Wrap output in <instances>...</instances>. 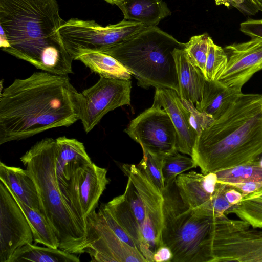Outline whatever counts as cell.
Segmentation results:
<instances>
[{"label":"cell","mask_w":262,"mask_h":262,"mask_svg":"<svg viewBox=\"0 0 262 262\" xmlns=\"http://www.w3.org/2000/svg\"><path fill=\"white\" fill-rule=\"evenodd\" d=\"M228 58L224 48L216 45L211 38L205 66L206 79L217 81L225 71Z\"/></svg>","instance_id":"cell-30"},{"label":"cell","mask_w":262,"mask_h":262,"mask_svg":"<svg viewBox=\"0 0 262 262\" xmlns=\"http://www.w3.org/2000/svg\"><path fill=\"white\" fill-rule=\"evenodd\" d=\"M99 211L104 217L111 229L120 239L133 247L138 249L134 241L117 223L111 214L104 208L102 204L100 206Z\"/></svg>","instance_id":"cell-34"},{"label":"cell","mask_w":262,"mask_h":262,"mask_svg":"<svg viewBox=\"0 0 262 262\" xmlns=\"http://www.w3.org/2000/svg\"><path fill=\"white\" fill-rule=\"evenodd\" d=\"M124 19L139 22L146 27L157 26L171 11L163 0H119L116 4Z\"/></svg>","instance_id":"cell-22"},{"label":"cell","mask_w":262,"mask_h":262,"mask_svg":"<svg viewBox=\"0 0 262 262\" xmlns=\"http://www.w3.org/2000/svg\"><path fill=\"white\" fill-rule=\"evenodd\" d=\"M262 153V94H243L197 137L192 158L207 174L252 162Z\"/></svg>","instance_id":"cell-3"},{"label":"cell","mask_w":262,"mask_h":262,"mask_svg":"<svg viewBox=\"0 0 262 262\" xmlns=\"http://www.w3.org/2000/svg\"><path fill=\"white\" fill-rule=\"evenodd\" d=\"M56 152V139L46 138L34 144L20 160L35 184L40 211L58 239V248L69 253L80 254L85 235L59 189Z\"/></svg>","instance_id":"cell-5"},{"label":"cell","mask_w":262,"mask_h":262,"mask_svg":"<svg viewBox=\"0 0 262 262\" xmlns=\"http://www.w3.org/2000/svg\"><path fill=\"white\" fill-rule=\"evenodd\" d=\"M56 170L61 192L75 171L92 161L84 144L77 139L62 136L56 138Z\"/></svg>","instance_id":"cell-17"},{"label":"cell","mask_w":262,"mask_h":262,"mask_svg":"<svg viewBox=\"0 0 262 262\" xmlns=\"http://www.w3.org/2000/svg\"><path fill=\"white\" fill-rule=\"evenodd\" d=\"M139 22L124 19L113 25L102 26L94 20L72 18L59 28L64 47L73 60L89 52H102L146 28Z\"/></svg>","instance_id":"cell-9"},{"label":"cell","mask_w":262,"mask_h":262,"mask_svg":"<svg viewBox=\"0 0 262 262\" xmlns=\"http://www.w3.org/2000/svg\"><path fill=\"white\" fill-rule=\"evenodd\" d=\"M211 38L207 33L193 36L185 43L184 48L189 60L201 70L204 76Z\"/></svg>","instance_id":"cell-29"},{"label":"cell","mask_w":262,"mask_h":262,"mask_svg":"<svg viewBox=\"0 0 262 262\" xmlns=\"http://www.w3.org/2000/svg\"><path fill=\"white\" fill-rule=\"evenodd\" d=\"M139 143L143 153L161 158L177 151V134L168 114L152 105L132 120L124 130Z\"/></svg>","instance_id":"cell-10"},{"label":"cell","mask_w":262,"mask_h":262,"mask_svg":"<svg viewBox=\"0 0 262 262\" xmlns=\"http://www.w3.org/2000/svg\"><path fill=\"white\" fill-rule=\"evenodd\" d=\"M121 169L128 178L122 194L126 207L140 230L149 262H154V253L163 245V193L138 165L124 164Z\"/></svg>","instance_id":"cell-7"},{"label":"cell","mask_w":262,"mask_h":262,"mask_svg":"<svg viewBox=\"0 0 262 262\" xmlns=\"http://www.w3.org/2000/svg\"><path fill=\"white\" fill-rule=\"evenodd\" d=\"M163 159L147 153L143 155L142 159L138 164L162 193L165 189L163 173Z\"/></svg>","instance_id":"cell-31"},{"label":"cell","mask_w":262,"mask_h":262,"mask_svg":"<svg viewBox=\"0 0 262 262\" xmlns=\"http://www.w3.org/2000/svg\"><path fill=\"white\" fill-rule=\"evenodd\" d=\"M225 183L218 182L215 191L211 198L197 208L203 209L212 212L215 216H220L232 206L228 202L225 195Z\"/></svg>","instance_id":"cell-33"},{"label":"cell","mask_w":262,"mask_h":262,"mask_svg":"<svg viewBox=\"0 0 262 262\" xmlns=\"http://www.w3.org/2000/svg\"><path fill=\"white\" fill-rule=\"evenodd\" d=\"M228 213L235 214L253 228H262V197L257 196L243 199L230 207L225 214Z\"/></svg>","instance_id":"cell-27"},{"label":"cell","mask_w":262,"mask_h":262,"mask_svg":"<svg viewBox=\"0 0 262 262\" xmlns=\"http://www.w3.org/2000/svg\"><path fill=\"white\" fill-rule=\"evenodd\" d=\"M231 184L241 191L243 199L257 196L262 194V181Z\"/></svg>","instance_id":"cell-36"},{"label":"cell","mask_w":262,"mask_h":262,"mask_svg":"<svg viewBox=\"0 0 262 262\" xmlns=\"http://www.w3.org/2000/svg\"><path fill=\"white\" fill-rule=\"evenodd\" d=\"M240 30L251 38H262V19H249L240 24Z\"/></svg>","instance_id":"cell-35"},{"label":"cell","mask_w":262,"mask_h":262,"mask_svg":"<svg viewBox=\"0 0 262 262\" xmlns=\"http://www.w3.org/2000/svg\"><path fill=\"white\" fill-rule=\"evenodd\" d=\"M242 89L225 86L219 81L205 79L201 99L196 108L216 120L222 116L242 93Z\"/></svg>","instance_id":"cell-19"},{"label":"cell","mask_w":262,"mask_h":262,"mask_svg":"<svg viewBox=\"0 0 262 262\" xmlns=\"http://www.w3.org/2000/svg\"><path fill=\"white\" fill-rule=\"evenodd\" d=\"M259 11H262V0H253Z\"/></svg>","instance_id":"cell-40"},{"label":"cell","mask_w":262,"mask_h":262,"mask_svg":"<svg viewBox=\"0 0 262 262\" xmlns=\"http://www.w3.org/2000/svg\"><path fill=\"white\" fill-rule=\"evenodd\" d=\"M86 253L91 261L147 262L137 249L120 239L108 225L99 211L86 219V234L80 254Z\"/></svg>","instance_id":"cell-12"},{"label":"cell","mask_w":262,"mask_h":262,"mask_svg":"<svg viewBox=\"0 0 262 262\" xmlns=\"http://www.w3.org/2000/svg\"><path fill=\"white\" fill-rule=\"evenodd\" d=\"M9 191L26 216L32 230L35 244H41L47 247L58 248V239L41 212L30 208L22 202L12 192L9 190Z\"/></svg>","instance_id":"cell-25"},{"label":"cell","mask_w":262,"mask_h":262,"mask_svg":"<svg viewBox=\"0 0 262 262\" xmlns=\"http://www.w3.org/2000/svg\"><path fill=\"white\" fill-rule=\"evenodd\" d=\"M131 89L130 80L100 76L95 84L80 92V120L85 132L91 131L109 112L129 105Z\"/></svg>","instance_id":"cell-13"},{"label":"cell","mask_w":262,"mask_h":262,"mask_svg":"<svg viewBox=\"0 0 262 262\" xmlns=\"http://www.w3.org/2000/svg\"><path fill=\"white\" fill-rule=\"evenodd\" d=\"M179 83L180 97L195 104L200 101L206 78L201 70L188 59L184 49L173 52Z\"/></svg>","instance_id":"cell-20"},{"label":"cell","mask_w":262,"mask_h":262,"mask_svg":"<svg viewBox=\"0 0 262 262\" xmlns=\"http://www.w3.org/2000/svg\"><path fill=\"white\" fill-rule=\"evenodd\" d=\"M217 183L215 172L207 174L191 171L178 176L175 185L183 202L195 209L208 202L214 194Z\"/></svg>","instance_id":"cell-18"},{"label":"cell","mask_w":262,"mask_h":262,"mask_svg":"<svg viewBox=\"0 0 262 262\" xmlns=\"http://www.w3.org/2000/svg\"><path fill=\"white\" fill-rule=\"evenodd\" d=\"M215 173L218 182L235 184L262 181V166L257 160Z\"/></svg>","instance_id":"cell-26"},{"label":"cell","mask_w":262,"mask_h":262,"mask_svg":"<svg viewBox=\"0 0 262 262\" xmlns=\"http://www.w3.org/2000/svg\"><path fill=\"white\" fill-rule=\"evenodd\" d=\"M228 61L217 81L227 87L242 89L256 72L262 70V38H252L224 48Z\"/></svg>","instance_id":"cell-15"},{"label":"cell","mask_w":262,"mask_h":262,"mask_svg":"<svg viewBox=\"0 0 262 262\" xmlns=\"http://www.w3.org/2000/svg\"><path fill=\"white\" fill-rule=\"evenodd\" d=\"M107 2L108 3H110L112 5H115V4L118 2L119 0H104Z\"/></svg>","instance_id":"cell-41"},{"label":"cell","mask_w":262,"mask_h":262,"mask_svg":"<svg viewBox=\"0 0 262 262\" xmlns=\"http://www.w3.org/2000/svg\"><path fill=\"white\" fill-rule=\"evenodd\" d=\"M107 170L93 162L77 169L61 191L78 226L86 236V219L95 210L110 180Z\"/></svg>","instance_id":"cell-11"},{"label":"cell","mask_w":262,"mask_h":262,"mask_svg":"<svg viewBox=\"0 0 262 262\" xmlns=\"http://www.w3.org/2000/svg\"><path fill=\"white\" fill-rule=\"evenodd\" d=\"M215 2L216 5H224L226 6H232L244 15H252L245 0H215Z\"/></svg>","instance_id":"cell-37"},{"label":"cell","mask_w":262,"mask_h":262,"mask_svg":"<svg viewBox=\"0 0 262 262\" xmlns=\"http://www.w3.org/2000/svg\"><path fill=\"white\" fill-rule=\"evenodd\" d=\"M245 3L250 9L252 15H253L259 11L257 7L256 6L253 0H245Z\"/></svg>","instance_id":"cell-39"},{"label":"cell","mask_w":262,"mask_h":262,"mask_svg":"<svg viewBox=\"0 0 262 262\" xmlns=\"http://www.w3.org/2000/svg\"><path fill=\"white\" fill-rule=\"evenodd\" d=\"M80 61L92 72L107 78L130 80V71L118 60L101 52H89L79 56Z\"/></svg>","instance_id":"cell-23"},{"label":"cell","mask_w":262,"mask_h":262,"mask_svg":"<svg viewBox=\"0 0 262 262\" xmlns=\"http://www.w3.org/2000/svg\"><path fill=\"white\" fill-rule=\"evenodd\" d=\"M256 160L259 162L260 164L262 166V157L258 158L256 159Z\"/></svg>","instance_id":"cell-42"},{"label":"cell","mask_w":262,"mask_h":262,"mask_svg":"<svg viewBox=\"0 0 262 262\" xmlns=\"http://www.w3.org/2000/svg\"><path fill=\"white\" fill-rule=\"evenodd\" d=\"M152 105L164 108L171 118L177 134V150L191 157L198 134L189 123L178 93L170 89L156 88Z\"/></svg>","instance_id":"cell-16"},{"label":"cell","mask_w":262,"mask_h":262,"mask_svg":"<svg viewBox=\"0 0 262 262\" xmlns=\"http://www.w3.org/2000/svg\"><path fill=\"white\" fill-rule=\"evenodd\" d=\"M181 101L188 112L189 123L196 132L198 136L202 131L209 127L215 120L211 116L199 111L192 102L182 98Z\"/></svg>","instance_id":"cell-32"},{"label":"cell","mask_w":262,"mask_h":262,"mask_svg":"<svg viewBox=\"0 0 262 262\" xmlns=\"http://www.w3.org/2000/svg\"><path fill=\"white\" fill-rule=\"evenodd\" d=\"M0 181L22 202L41 212L35 184L26 169L7 166L1 162Z\"/></svg>","instance_id":"cell-21"},{"label":"cell","mask_w":262,"mask_h":262,"mask_svg":"<svg viewBox=\"0 0 262 262\" xmlns=\"http://www.w3.org/2000/svg\"><path fill=\"white\" fill-rule=\"evenodd\" d=\"M162 241L171 250V262H209V241L214 214L191 209L182 200L175 182L163 193Z\"/></svg>","instance_id":"cell-6"},{"label":"cell","mask_w":262,"mask_h":262,"mask_svg":"<svg viewBox=\"0 0 262 262\" xmlns=\"http://www.w3.org/2000/svg\"><path fill=\"white\" fill-rule=\"evenodd\" d=\"M191 157L180 154L178 150L163 159V173L165 187L174 183L178 175L197 167Z\"/></svg>","instance_id":"cell-28"},{"label":"cell","mask_w":262,"mask_h":262,"mask_svg":"<svg viewBox=\"0 0 262 262\" xmlns=\"http://www.w3.org/2000/svg\"><path fill=\"white\" fill-rule=\"evenodd\" d=\"M258 196L262 197V194H261V195H259Z\"/></svg>","instance_id":"cell-44"},{"label":"cell","mask_w":262,"mask_h":262,"mask_svg":"<svg viewBox=\"0 0 262 262\" xmlns=\"http://www.w3.org/2000/svg\"><path fill=\"white\" fill-rule=\"evenodd\" d=\"M173 254L170 249L165 245L160 247L153 256L154 262H171Z\"/></svg>","instance_id":"cell-38"},{"label":"cell","mask_w":262,"mask_h":262,"mask_svg":"<svg viewBox=\"0 0 262 262\" xmlns=\"http://www.w3.org/2000/svg\"><path fill=\"white\" fill-rule=\"evenodd\" d=\"M29 224L5 184L0 183V262H8L13 253L33 244Z\"/></svg>","instance_id":"cell-14"},{"label":"cell","mask_w":262,"mask_h":262,"mask_svg":"<svg viewBox=\"0 0 262 262\" xmlns=\"http://www.w3.org/2000/svg\"><path fill=\"white\" fill-rule=\"evenodd\" d=\"M226 214L213 217L209 262H262V231Z\"/></svg>","instance_id":"cell-8"},{"label":"cell","mask_w":262,"mask_h":262,"mask_svg":"<svg viewBox=\"0 0 262 262\" xmlns=\"http://www.w3.org/2000/svg\"><path fill=\"white\" fill-rule=\"evenodd\" d=\"M181 42L157 26L147 27L127 39L101 52L124 64L144 89H170L180 96L173 52L184 49Z\"/></svg>","instance_id":"cell-4"},{"label":"cell","mask_w":262,"mask_h":262,"mask_svg":"<svg viewBox=\"0 0 262 262\" xmlns=\"http://www.w3.org/2000/svg\"><path fill=\"white\" fill-rule=\"evenodd\" d=\"M79 262L78 257L59 248L27 244L17 249L8 262Z\"/></svg>","instance_id":"cell-24"},{"label":"cell","mask_w":262,"mask_h":262,"mask_svg":"<svg viewBox=\"0 0 262 262\" xmlns=\"http://www.w3.org/2000/svg\"><path fill=\"white\" fill-rule=\"evenodd\" d=\"M81 95L68 75L35 72L0 95V144L25 139L80 120Z\"/></svg>","instance_id":"cell-1"},{"label":"cell","mask_w":262,"mask_h":262,"mask_svg":"<svg viewBox=\"0 0 262 262\" xmlns=\"http://www.w3.org/2000/svg\"><path fill=\"white\" fill-rule=\"evenodd\" d=\"M64 21L56 0H0V48L43 71L68 75L73 60L59 32Z\"/></svg>","instance_id":"cell-2"},{"label":"cell","mask_w":262,"mask_h":262,"mask_svg":"<svg viewBox=\"0 0 262 262\" xmlns=\"http://www.w3.org/2000/svg\"><path fill=\"white\" fill-rule=\"evenodd\" d=\"M260 157H262V153L258 157V158H260Z\"/></svg>","instance_id":"cell-43"}]
</instances>
